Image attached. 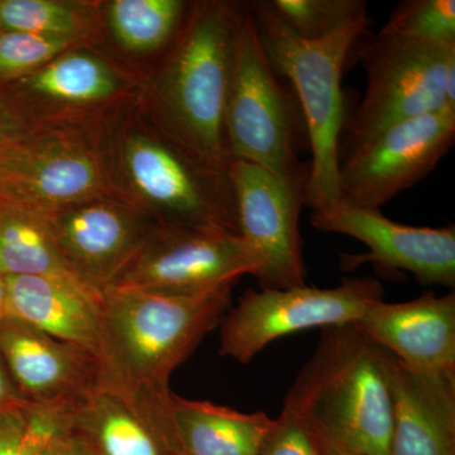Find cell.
<instances>
[{
    "label": "cell",
    "instance_id": "1",
    "mask_svg": "<svg viewBox=\"0 0 455 455\" xmlns=\"http://www.w3.org/2000/svg\"><path fill=\"white\" fill-rule=\"evenodd\" d=\"M228 284L199 296L109 287L103 292L98 390L131 403L170 391V377L230 309Z\"/></svg>",
    "mask_w": 455,
    "mask_h": 455
},
{
    "label": "cell",
    "instance_id": "2",
    "mask_svg": "<svg viewBox=\"0 0 455 455\" xmlns=\"http://www.w3.org/2000/svg\"><path fill=\"white\" fill-rule=\"evenodd\" d=\"M283 410L347 453L391 455L394 421L386 350L353 325L323 329Z\"/></svg>",
    "mask_w": 455,
    "mask_h": 455
},
{
    "label": "cell",
    "instance_id": "3",
    "mask_svg": "<svg viewBox=\"0 0 455 455\" xmlns=\"http://www.w3.org/2000/svg\"><path fill=\"white\" fill-rule=\"evenodd\" d=\"M248 5H193L158 82V108L170 140L191 157L227 170L224 116L236 37Z\"/></svg>",
    "mask_w": 455,
    "mask_h": 455
},
{
    "label": "cell",
    "instance_id": "4",
    "mask_svg": "<svg viewBox=\"0 0 455 455\" xmlns=\"http://www.w3.org/2000/svg\"><path fill=\"white\" fill-rule=\"evenodd\" d=\"M269 62L289 80L300 107L311 163L304 206L324 212L341 202L339 137L344 121L341 74L353 44L370 26L368 12L319 40H307L289 28L269 2L248 5Z\"/></svg>",
    "mask_w": 455,
    "mask_h": 455
},
{
    "label": "cell",
    "instance_id": "5",
    "mask_svg": "<svg viewBox=\"0 0 455 455\" xmlns=\"http://www.w3.org/2000/svg\"><path fill=\"white\" fill-rule=\"evenodd\" d=\"M296 101L269 62L247 8L224 116L229 160L256 164L284 179H307V169L298 158L302 113Z\"/></svg>",
    "mask_w": 455,
    "mask_h": 455
},
{
    "label": "cell",
    "instance_id": "6",
    "mask_svg": "<svg viewBox=\"0 0 455 455\" xmlns=\"http://www.w3.org/2000/svg\"><path fill=\"white\" fill-rule=\"evenodd\" d=\"M359 59L367 88L350 124V147L398 122L455 110V46L376 36Z\"/></svg>",
    "mask_w": 455,
    "mask_h": 455
},
{
    "label": "cell",
    "instance_id": "7",
    "mask_svg": "<svg viewBox=\"0 0 455 455\" xmlns=\"http://www.w3.org/2000/svg\"><path fill=\"white\" fill-rule=\"evenodd\" d=\"M383 300L377 278H346L331 289L247 290L220 323V355L250 363L275 340L313 328L355 325Z\"/></svg>",
    "mask_w": 455,
    "mask_h": 455
},
{
    "label": "cell",
    "instance_id": "8",
    "mask_svg": "<svg viewBox=\"0 0 455 455\" xmlns=\"http://www.w3.org/2000/svg\"><path fill=\"white\" fill-rule=\"evenodd\" d=\"M131 188L156 223L238 232L235 190L227 170L191 157L172 142L134 136L122 147Z\"/></svg>",
    "mask_w": 455,
    "mask_h": 455
},
{
    "label": "cell",
    "instance_id": "9",
    "mask_svg": "<svg viewBox=\"0 0 455 455\" xmlns=\"http://www.w3.org/2000/svg\"><path fill=\"white\" fill-rule=\"evenodd\" d=\"M243 238L212 228L154 223L110 287L166 296H199L254 274ZM109 289V287H108Z\"/></svg>",
    "mask_w": 455,
    "mask_h": 455
},
{
    "label": "cell",
    "instance_id": "10",
    "mask_svg": "<svg viewBox=\"0 0 455 455\" xmlns=\"http://www.w3.org/2000/svg\"><path fill=\"white\" fill-rule=\"evenodd\" d=\"M455 140V110L392 124L350 147L338 170L341 202L379 209L435 169Z\"/></svg>",
    "mask_w": 455,
    "mask_h": 455
},
{
    "label": "cell",
    "instance_id": "11",
    "mask_svg": "<svg viewBox=\"0 0 455 455\" xmlns=\"http://www.w3.org/2000/svg\"><path fill=\"white\" fill-rule=\"evenodd\" d=\"M239 235L254 259L259 289L304 286L307 278L300 212L307 179H284L269 171L230 161Z\"/></svg>",
    "mask_w": 455,
    "mask_h": 455
},
{
    "label": "cell",
    "instance_id": "12",
    "mask_svg": "<svg viewBox=\"0 0 455 455\" xmlns=\"http://www.w3.org/2000/svg\"><path fill=\"white\" fill-rule=\"evenodd\" d=\"M107 193L98 155L74 136L31 128L0 157V202L52 215Z\"/></svg>",
    "mask_w": 455,
    "mask_h": 455
},
{
    "label": "cell",
    "instance_id": "13",
    "mask_svg": "<svg viewBox=\"0 0 455 455\" xmlns=\"http://www.w3.org/2000/svg\"><path fill=\"white\" fill-rule=\"evenodd\" d=\"M317 230L352 236L370 253L341 256L344 271L373 262L387 272H410L421 284L455 287V227H412L388 220L379 209L340 202L311 212Z\"/></svg>",
    "mask_w": 455,
    "mask_h": 455
},
{
    "label": "cell",
    "instance_id": "14",
    "mask_svg": "<svg viewBox=\"0 0 455 455\" xmlns=\"http://www.w3.org/2000/svg\"><path fill=\"white\" fill-rule=\"evenodd\" d=\"M0 359L20 395L40 409L76 406L98 391L100 367L94 353L17 317L0 322Z\"/></svg>",
    "mask_w": 455,
    "mask_h": 455
},
{
    "label": "cell",
    "instance_id": "15",
    "mask_svg": "<svg viewBox=\"0 0 455 455\" xmlns=\"http://www.w3.org/2000/svg\"><path fill=\"white\" fill-rule=\"evenodd\" d=\"M49 217L66 266L101 293L112 286L154 226L133 206L108 197L76 204Z\"/></svg>",
    "mask_w": 455,
    "mask_h": 455
},
{
    "label": "cell",
    "instance_id": "16",
    "mask_svg": "<svg viewBox=\"0 0 455 455\" xmlns=\"http://www.w3.org/2000/svg\"><path fill=\"white\" fill-rule=\"evenodd\" d=\"M171 391L143 403L98 390L82 403L57 410L75 455H179L171 427Z\"/></svg>",
    "mask_w": 455,
    "mask_h": 455
},
{
    "label": "cell",
    "instance_id": "17",
    "mask_svg": "<svg viewBox=\"0 0 455 455\" xmlns=\"http://www.w3.org/2000/svg\"><path fill=\"white\" fill-rule=\"evenodd\" d=\"M368 340L416 371H455V291L376 301L355 323Z\"/></svg>",
    "mask_w": 455,
    "mask_h": 455
},
{
    "label": "cell",
    "instance_id": "18",
    "mask_svg": "<svg viewBox=\"0 0 455 455\" xmlns=\"http://www.w3.org/2000/svg\"><path fill=\"white\" fill-rule=\"evenodd\" d=\"M391 455H455V371H416L386 350Z\"/></svg>",
    "mask_w": 455,
    "mask_h": 455
},
{
    "label": "cell",
    "instance_id": "19",
    "mask_svg": "<svg viewBox=\"0 0 455 455\" xmlns=\"http://www.w3.org/2000/svg\"><path fill=\"white\" fill-rule=\"evenodd\" d=\"M7 315L98 355L103 293L73 276H3Z\"/></svg>",
    "mask_w": 455,
    "mask_h": 455
},
{
    "label": "cell",
    "instance_id": "20",
    "mask_svg": "<svg viewBox=\"0 0 455 455\" xmlns=\"http://www.w3.org/2000/svg\"><path fill=\"white\" fill-rule=\"evenodd\" d=\"M169 415L180 455H260L275 425L263 411L247 414L173 392Z\"/></svg>",
    "mask_w": 455,
    "mask_h": 455
},
{
    "label": "cell",
    "instance_id": "21",
    "mask_svg": "<svg viewBox=\"0 0 455 455\" xmlns=\"http://www.w3.org/2000/svg\"><path fill=\"white\" fill-rule=\"evenodd\" d=\"M121 89V79L103 60L85 52H64L35 73L0 89L18 112L41 100L50 103H99Z\"/></svg>",
    "mask_w": 455,
    "mask_h": 455
},
{
    "label": "cell",
    "instance_id": "22",
    "mask_svg": "<svg viewBox=\"0 0 455 455\" xmlns=\"http://www.w3.org/2000/svg\"><path fill=\"white\" fill-rule=\"evenodd\" d=\"M0 275L76 277L62 259L49 215L0 202Z\"/></svg>",
    "mask_w": 455,
    "mask_h": 455
},
{
    "label": "cell",
    "instance_id": "23",
    "mask_svg": "<svg viewBox=\"0 0 455 455\" xmlns=\"http://www.w3.org/2000/svg\"><path fill=\"white\" fill-rule=\"evenodd\" d=\"M187 9L181 0H114L108 7V22L125 50L152 52L175 40Z\"/></svg>",
    "mask_w": 455,
    "mask_h": 455
},
{
    "label": "cell",
    "instance_id": "24",
    "mask_svg": "<svg viewBox=\"0 0 455 455\" xmlns=\"http://www.w3.org/2000/svg\"><path fill=\"white\" fill-rule=\"evenodd\" d=\"M86 17L82 5L56 0H0V32L76 40Z\"/></svg>",
    "mask_w": 455,
    "mask_h": 455
},
{
    "label": "cell",
    "instance_id": "25",
    "mask_svg": "<svg viewBox=\"0 0 455 455\" xmlns=\"http://www.w3.org/2000/svg\"><path fill=\"white\" fill-rule=\"evenodd\" d=\"M377 36L430 46L454 47L455 2L405 0L398 3Z\"/></svg>",
    "mask_w": 455,
    "mask_h": 455
},
{
    "label": "cell",
    "instance_id": "26",
    "mask_svg": "<svg viewBox=\"0 0 455 455\" xmlns=\"http://www.w3.org/2000/svg\"><path fill=\"white\" fill-rule=\"evenodd\" d=\"M271 7L291 31L319 40L367 12L362 0H271Z\"/></svg>",
    "mask_w": 455,
    "mask_h": 455
},
{
    "label": "cell",
    "instance_id": "27",
    "mask_svg": "<svg viewBox=\"0 0 455 455\" xmlns=\"http://www.w3.org/2000/svg\"><path fill=\"white\" fill-rule=\"evenodd\" d=\"M75 40L23 32H0V89L35 73L66 52Z\"/></svg>",
    "mask_w": 455,
    "mask_h": 455
},
{
    "label": "cell",
    "instance_id": "28",
    "mask_svg": "<svg viewBox=\"0 0 455 455\" xmlns=\"http://www.w3.org/2000/svg\"><path fill=\"white\" fill-rule=\"evenodd\" d=\"M16 455H75L66 439L57 410L28 405Z\"/></svg>",
    "mask_w": 455,
    "mask_h": 455
},
{
    "label": "cell",
    "instance_id": "29",
    "mask_svg": "<svg viewBox=\"0 0 455 455\" xmlns=\"http://www.w3.org/2000/svg\"><path fill=\"white\" fill-rule=\"evenodd\" d=\"M260 455H324L322 439L298 416L283 410Z\"/></svg>",
    "mask_w": 455,
    "mask_h": 455
},
{
    "label": "cell",
    "instance_id": "30",
    "mask_svg": "<svg viewBox=\"0 0 455 455\" xmlns=\"http://www.w3.org/2000/svg\"><path fill=\"white\" fill-rule=\"evenodd\" d=\"M31 128L25 116L0 95V157Z\"/></svg>",
    "mask_w": 455,
    "mask_h": 455
},
{
    "label": "cell",
    "instance_id": "31",
    "mask_svg": "<svg viewBox=\"0 0 455 455\" xmlns=\"http://www.w3.org/2000/svg\"><path fill=\"white\" fill-rule=\"evenodd\" d=\"M28 405V401L18 391L16 385L9 376L7 368L0 359V414L23 409Z\"/></svg>",
    "mask_w": 455,
    "mask_h": 455
},
{
    "label": "cell",
    "instance_id": "32",
    "mask_svg": "<svg viewBox=\"0 0 455 455\" xmlns=\"http://www.w3.org/2000/svg\"><path fill=\"white\" fill-rule=\"evenodd\" d=\"M7 315V299H5L4 277L0 275V322Z\"/></svg>",
    "mask_w": 455,
    "mask_h": 455
},
{
    "label": "cell",
    "instance_id": "33",
    "mask_svg": "<svg viewBox=\"0 0 455 455\" xmlns=\"http://www.w3.org/2000/svg\"><path fill=\"white\" fill-rule=\"evenodd\" d=\"M323 451L324 455H352L347 453V451H341V449L334 447V445L328 444V443L323 442Z\"/></svg>",
    "mask_w": 455,
    "mask_h": 455
},
{
    "label": "cell",
    "instance_id": "34",
    "mask_svg": "<svg viewBox=\"0 0 455 455\" xmlns=\"http://www.w3.org/2000/svg\"><path fill=\"white\" fill-rule=\"evenodd\" d=\"M180 455V454H179Z\"/></svg>",
    "mask_w": 455,
    "mask_h": 455
}]
</instances>
